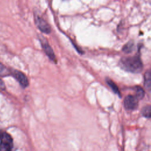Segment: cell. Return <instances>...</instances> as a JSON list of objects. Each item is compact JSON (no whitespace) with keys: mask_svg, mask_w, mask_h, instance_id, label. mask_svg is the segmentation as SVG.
Listing matches in <instances>:
<instances>
[{"mask_svg":"<svg viewBox=\"0 0 151 151\" xmlns=\"http://www.w3.org/2000/svg\"><path fill=\"white\" fill-rule=\"evenodd\" d=\"M39 40H40L41 47H42L44 52L46 54V55L48 57V58L51 60L55 62L56 61L55 55L54 54V52L52 48L49 45L47 41L44 38V37H42V36H40V37L39 38Z\"/></svg>","mask_w":151,"mask_h":151,"instance_id":"obj_4","label":"cell"},{"mask_svg":"<svg viewBox=\"0 0 151 151\" xmlns=\"http://www.w3.org/2000/svg\"><path fill=\"white\" fill-rule=\"evenodd\" d=\"M134 48V44L132 42H127L122 48V50L126 53L131 52Z\"/></svg>","mask_w":151,"mask_h":151,"instance_id":"obj_11","label":"cell"},{"mask_svg":"<svg viewBox=\"0 0 151 151\" xmlns=\"http://www.w3.org/2000/svg\"><path fill=\"white\" fill-rule=\"evenodd\" d=\"M0 89L1 90L5 89V84L1 79H0Z\"/></svg>","mask_w":151,"mask_h":151,"instance_id":"obj_13","label":"cell"},{"mask_svg":"<svg viewBox=\"0 0 151 151\" xmlns=\"http://www.w3.org/2000/svg\"><path fill=\"white\" fill-rule=\"evenodd\" d=\"M139 100L135 96L128 95L127 96L124 100V106L127 110H133L137 109L138 106Z\"/></svg>","mask_w":151,"mask_h":151,"instance_id":"obj_5","label":"cell"},{"mask_svg":"<svg viewBox=\"0 0 151 151\" xmlns=\"http://www.w3.org/2000/svg\"><path fill=\"white\" fill-rule=\"evenodd\" d=\"M6 73H7L6 68L2 63H0V76H2L5 74H7Z\"/></svg>","mask_w":151,"mask_h":151,"instance_id":"obj_12","label":"cell"},{"mask_svg":"<svg viewBox=\"0 0 151 151\" xmlns=\"http://www.w3.org/2000/svg\"><path fill=\"white\" fill-rule=\"evenodd\" d=\"M119 65L122 69L132 73H139L143 69V64L138 54L122 57Z\"/></svg>","mask_w":151,"mask_h":151,"instance_id":"obj_1","label":"cell"},{"mask_svg":"<svg viewBox=\"0 0 151 151\" xmlns=\"http://www.w3.org/2000/svg\"><path fill=\"white\" fill-rule=\"evenodd\" d=\"M35 23L37 28L42 32L45 34H50L51 31V27L47 22L38 14L34 15Z\"/></svg>","mask_w":151,"mask_h":151,"instance_id":"obj_3","label":"cell"},{"mask_svg":"<svg viewBox=\"0 0 151 151\" xmlns=\"http://www.w3.org/2000/svg\"><path fill=\"white\" fill-rule=\"evenodd\" d=\"M135 90V96L138 100L142 99L145 96V91L143 88L140 86H136L134 87Z\"/></svg>","mask_w":151,"mask_h":151,"instance_id":"obj_9","label":"cell"},{"mask_svg":"<svg viewBox=\"0 0 151 151\" xmlns=\"http://www.w3.org/2000/svg\"><path fill=\"white\" fill-rule=\"evenodd\" d=\"M106 81L107 84L110 87V88L113 90V91L120 97L121 94H120V92L119 88H118L117 86L116 85V84L113 81H112L111 79H110L109 78H107Z\"/></svg>","mask_w":151,"mask_h":151,"instance_id":"obj_7","label":"cell"},{"mask_svg":"<svg viewBox=\"0 0 151 151\" xmlns=\"http://www.w3.org/2000/svg\"><path fill=\"white\" fill-rule=\"evenodd\" d=\"M13 140L11 136L4 131L0 130V151H11Z\"/></svg>","mask_w":151,"mask_h":151,"instance_id":"obj_2","label":"cell"},{"mask_svg":"<svg viewBox=\"0 0 151 151\" xmlns=\"http://www.w3.org/2000/svg\"><path fill=\"white\" fill-rule=\"evenodd\" d=\"M145 87L150 91V87H151V73L150 70H148L145 74Z\"/></svg>","mask_w":151,"mask_h":151,"instance_id":"obj_8","label":"cell"},{"mask_svg":"<svg viewBox=\"0 0 151 151\" xmlns=\"http://www.w3.org/2000/svg\"><path fill=\"white\" fill-rule=\"evenodd\" d=\"M12 74L22 87L25 88L28 86V79L24 73L18 70H14Z\"/></svg>","mask_w":151,"mask_h":151,"instance_id":"obj_6","label":"cell"},{"mask_svg":"<svg viewBox=\"0 0 151 151\" xmlns=\"http://www.w3.org/2000/svg\"><path fill=\"white\" fill-rule=\"evenodd\" d=\"M141 114L146 118H150L151 116V107L150 105L145 106L141 110Z\"/></svg>","mask_w":151,"mask_h":151,"instance_id":"obj_10","label":"cell"}]
</instances>
